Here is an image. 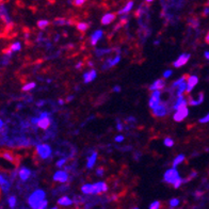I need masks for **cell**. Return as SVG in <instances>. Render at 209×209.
<instances>
[{
    "label": "cell",
    "mask_w": 209,
    "mask_h": 209,
    "mask_svg": "<svg viewBox=\"0 0 209 209\" xmlns=\"http://www.w3.org/2000/svg\"><path fill=\"white\" fill-rule=\"evenodd\" d=\"M133 209H139V208H133Z\"/></svg>",
    "instance_id": "obj_50"
},
{
    "label": "cell",
    "mask_w": 209,
    "mask_h": 209,
    "mask_svg": "<svg viewBox=\"0 0 209 209\" xmlns=\"http://www.w3.org/2000/svg\"><path fill=\"white\" fill-rule=\"evenodd\" d=\"M132 6H133V2H132V1H129L127 4H126V7H124V9H122L120 12H118V14H123V13H127V12H129L130 10H131V7H132Z\"/></svg>",
    "instance_id": "obj_23"
},
{
    "label": "cell",
    "mask_w": 209,
    "mask_h": 209,
    "mask_svg": "<svg viewBox=\"0 0 209 209\" xmlns=\"http://www.w3.org/2000/svg\"><path fill=\"white\" fill-rule=\"evenodd\" d=\"M152 98L160 100V91H154L152 94Z\"/></svg>",
    "instance_id": "obj_33"
},
{
    "label": "cell",
    "mask_w": 209,
    "mask_h": 209,
    "mask_svg": "<svg viewBox=\"0 0 209 209\" xmlns=\"http://www.w3.org/2000/svg\"><path fill=\"white\" fill-rule=\"evenodd\" d=\"M102 37V30H97V31H95L94 33L92 34V37H91V43H92V45H96L97 44V42L100 40V37Z\"/></svg>",
    "instance_id": "obj_14"
},
{
    "label": "cell",
    "mask_w": 209,
    "mask_h": 209,
    "mask_svg": "<svg viewBox=\"0 0 209 209\" xmlns=\"http://www.w3.org/2000/svg\"><path fill=\"white\" fill-rule=\"evenodd\" d=\"M153 113L155 117H163V115L167 114V107L164 104H161L160 102V105L158 107H156L155 109H153Z\"/></svg>",
    "instance_id": "obj_6"
},
{
    "label": "cell",
    "mask_w": 209,
    "mask_h": 209,
    "mask_svg": "<svg viewBox=\"0 0 209 209\" xmlns=\"http://www.w3.org/2000/svg\"><path fill=\"white\" fill-rule=\"evenodd\" d=\"M67 179H68V175H67V173L66 172L58 171L55 175H53V180H57V182H65Z\"/></svg>",
    "instance_id": "obj_7"
},
{
    "label": "cell",
    "mask_w": 209,
    "mask_h": 209,
    "mask_svg": "<svg viewBox=\"0 0 209 209\" xmlns=\"http://www.w3.org/2000/svg\"><path fill=\"white\" fill-rule=\"evenodd\" d=\"M65 161H66L65 159H61V160H59V161L57 162V167H62L64 163H65Z\"/></svg>",
    "instance_id": "obj_37"
},
{
    "label": "cell",
    "mask_w": 209,
    "mask_h": 209,
    "mask_svg": "<svg viewBox=\"0 0 209 209\" xmlns=\"http://www.w3.org/2000/svg\"><path fill=\"white\" fill-rule=\"evenodd\" d=\"M45 198V192L43 190H37L35 192H33L32 194L30 195L29 200H28V203H29L30 207L33 209H37L41 206Z\"/></svg>",
    "instance_id": "obj_1"
},
{
    "label": "cell",
    "mask_w": 209,
    "mask_h": 209,
    "mask_svg": "<svg viewBox=\"0 0 209 209\" xmlns=\"http://www.w3.org/2000/svg\"><path fill=\"white\" fill-rule=\"evenodd\" d=\"M205 57H206V59H208V60H209V51H206V52H205Z\"/></svg>",
    "instance_id": "obj_44"
},
{
    "label": "cell",
    "mask_w": 209,
    "mask_h": 209,
    "mask_svg": "<svg viewBox=\"0 0 209 209\" xmlns=\"http://www.w3.org/2000/svg\"><path fill=\"white\" fill-rule=\"evenodd\" d=\"M182 178H180V177H179V178L177 179L176 182H174V184H173V185H174V188H176V189H177V188H179V186L182 185Z\"/></svg>",
    "instance_id": "obj_34"
},
{
    "label": "cell",
    "mask_w": 209,
    "mask_h": 209,
    "mask_svg": "<svg viewBox=\"0 0 209 209\" xmlns=\"http://www.w3.org/2000/svg\"><path fill=\"white\" fill-rule=\"evenodd\" d=\"M113 90H114L115 92H120L121 91V87L118 86H117V87H114V89H113Z\"/></svg>",
    "instance_id": "obj_42"
},
{
    "label": "cell",
    "mask_w": 209,
    "mask_h": 209,
    "mask_svg": "<svg viewBox=\"0 0 209 209\" xmlns=\"http://www.w3.org/2000/svg\"><path fill=\"white\" fill-rule=\"evenodd\" d=\"M184 159H185L184 155H179V156H177L176 158L174 159V161H173V169H175L179 163H182V162L184 161Z\"/></svg>",
    "instance_id": "obj_22"
},
{
    "label": "cell",
    "mask_w": 209,
    "mask_h": 209,
    "mask_svg": "<svg viewBox=\"0 0 209 209\" xmlns=\"http://www.w3.org/2000/svg\"><path fill=\"white\" fill-rule=\"evenodd\" d=\"M114 19H115V14H113V13H108V14H106L105 16L102 18V25H109L110 22H112Z\"/></svg>",
    "instance_id": "obj_12"
},
{
    "label": "cell",
    "mask_w": 209,
    "mask_h": 209,
    "mask_svg": "<svg viewBox=\"0 0 209 209\" xmlns=\"http://www.w3.org/2000/svg\"><path fill=\"white\" fill-rule=\"evenodd\" d=\"M82 3H84L83 0H80V1H75V4H76V6H81Z\"/></svg>",
    "instance_id": "obj_40"
},
{
    "label": "cell",
    "mask_w": 209,
    "mask_h": 209,
    "mask_svg": "<svg viewBox=\"0 0 209 209\" xmlns=\"http://www.w3.org/2000/svg\"><path fill=\"white\" fill-rule=\"evenodd\" d=\"M2 126H3V123H2V121H1V120H0V128H1V127H2Z\"/></svg>",
    "instance_id": "obj_48"
},
{
    "label": "cell",
    "mask_w": 209,
    "mask_h": 209,
    "mask_svg": "<svg viewBox=\"0 0 209 209\" xmlns=\"http://www.w3.org/2000/svg\"><path fill=\"white\" fill-rule=\"evenodd\" d=\"M205 15H207V14H209V9H206L205 10V13H204Z\"/></svg>",
    "instance_id": "obj_47"
},
{
    "label": "cell",
    "mask_w": 209,
    "mask_h": 209,
    "mask_svg": "<svg viewBox=\"0 0 209 209\" xmlns=\"http://www.w3.org/2000/svg\"><path fill=\"white\" fill-rule=\"evenodd\" d=\"M189 59H190L189 53H184V55H180L178 57V59H177V60L174 62V66H175V67H180V66L185 65V64L187 63L188 61H189Z\"/></svg>",
    "instance_id": "obj_5"
},
{
    "label": "cell",
    "mask_w": 209,
    "mask_h": 209,
    "mask_svg": "<svg viewBox=\"0 0 209 209\" xmlns=\"http://www.w3.org/2000/svg\"><path fill=\"white\" fill-rule=\"evenodd\" d=\"M188 113H189V111H188L187 108L177 110L176 113L174 114V121H176V122H180V121L185 120V118L188 117Z\"/></svg>",
    "instance_id": "obj_4"
},
{
    "label": "cell",
    "mask_w": 209,
    "mask_h": 209,
    "mask_svg": "<svg viewBox=\"0 0 209 209\" xmlns=\"http://www.w3.org/2000/svg\"><path fill=\"white\" fill-rule=\"evenodd\" d=\"M206 42H207L208 44H209V32H208V34H207V37H206Z\"/></svg>",
    "instance_id": "obj_46"
},
{
    "label": "cell",
    "mask_w": 209,
    "mask_h": 209,
    "mask_svg": "<svg viewBox=\"0 0 209 209\" xmlns=\"http://www.w3.org/2000/svg\"><path fill=\"white\" fill-rule=\"evenodd\" d=\"M124 140V137L123 136H117V137H115V141L117 142H122Z\"/></svg>",
    "instance_id": "obj_39"
},
{
    "label": "cell",
    "mask_w": 209,
    "mask_h": 209,
    "mask_svg": "<svg viewBox=\"0 0 209 209\" xmlns=\"http://www.w3.org/2000/svg\"><path fill=\"white\" fill-rule=\"evenodd\" d=\"M37 154L40 155L41 158H43V159H46L47 157H49L51 155V148L49 145H47V144H40V145H37Z\"/></svg>",
    "instance_id": "obj_3"
},
{
    "label": "cell",
    "mask_w": 209,
    "mask_h": 209,
    "mask_svg": "<svg viewBox=\"0 0 209 209\" xmlns=\"http://www.w3.org/2000/svg\"><path fill=\"white\" fill-rule=\"evenodd\" d=\"M2 157H3L4 159H7V161L10 162H15V157L13 156V155L10 153V152H2Z\"/></svg>",
    "instance_id": "obj_21"
},
{
    "label": "cell",
    "mask_w": 209,
    "mask_h": 209,
    "mask_svg": "<svg viewBox=\"0 0 209 209\" xmlns=\"http://www.w3.org/2000/svg\"><path fill=\"white\" fill-rule=\"evenodd\" d=\"M203 100H204V93L201 92V93H198V98H197V100H194V99L192 98V97H190L189 100H188V104L191 105V106H198L200 104H202Z\"/></svg>",
    "instance_id": "obj_13"
},
{
    "label": "cell",
    "mask_w": 209,
    "mask_h": 209,
    "mask_svg": "<svg viewBox=\"0 0 209 209\" xmlns=\"http://www.w3.org/2000/svg\"><path fill=\"white\" fill-rule=\"evenodd\" d=\"M83 78H84V82H86V83L93 81V80L96 78V72L91 71V72H89V73H86L83 75Z\"/></svg>",
    "instance_id": "obj_16"
},
{
    "label": "cell",
    "mask_w": 209,
    "mask_h": 209,
    "mask_svg": "<svg viewBox=\"0 0 209 209\" xmlns=\"http://www.w3.org/2000/svg\"><path fill=\"white\" fill-rule=\"evenodd\" d=\"M9 205L11 208H14L15 205H16V197H11L9 198Z\"/></svg>",
    "instance_id": "obj_26"
},
{
    "label": "cell",
    "mask_w": 209,
    "mask_h": 209,
    "mask_svg": "<svg viewBox=\"0 0 209 209\" xmlns=\"http://www.w3.org/2000/svg\"><path fill=\"white\" fill-rule=\"evenodd\" d=\"M58 204L59 205H62V206H69L73 204V201L69 200L67 197H61L60 200H58Z\"/></svg>",
    "instance_id": "obj_18"
},
{
    "label": "cell",
    "mask_w": 209,
    "mask_h": 209,
    "mask_svg": "<svg viewBox=\"0 0 209 209\" xmlns=\"http://www.w3.org/2000/svg\"><path fill=\"white\" fill-rule=\"evenodd\" d=\"M148 105H149V107H151L152 109H155V108L158 107V106L160 105V100H158V99H154V98H151V99H149Z\"/></svg>",
    "instance_id": "obj_24"
},
{
    "label": "cell",
    "mask_w": 209,
    "mask_h": 209,
    "mask_svg": "<svg viewBox=\"0 0 209 209\" xmlns=\"http://www.w3.org/2000/svg\"><path fill=\"white\" fill-rule=\"evenodd\" d=\"M10 49H11V51H18V50H20V44L19 43L13 44L11 47H10Z\"/></svg>",
    "instance_id": "obj_28"
},
{
    "label": "cell",
    "mask_w": 209,
    "mask_h": 209,
    "mask_svg": "<svg viewBox=\"0 0 209 209\" xmlns=\"http://www.w3.org/2000/svg\"><path fill=\"white\" fill-rule=\"evenodd\" d=\"M178 204H179V201L177 200V198H172V200L170 201V205H171V207H176Z\"/></svg>",
    "instance_id": "obj_32"
},
{
    "label": "cell",
    "mask_w": 209,
    "mask_h": 209,
    "mask_svg": "<svg viewBox=\"0 0 209 209\" xmlns=\"http://www.w3.org/2000/svg\"><path fill=\"white\" fill-rule=\"evenodd\" d=\"M0 186H1V189L3 191H6V192L10 189V184L1 176V175H0Z\"/></svg>",
    "instance_id": "obj_19"
},
{
    "label": "cell",
    "mask_w": 209,
    "mask_h": 209,
    "mask_svg": "<svg viewBox=\"0 0 209 209\" xmlns=\"http://www.w3.org/2000/svg\"><path fill=\"white\" fill-rule=\"evenodd\" d=\"M160 208V202L156 201V202H153L149 206V209H159Z\"/></svg>",
    "instance_id": "obj_31"
},
{
    "label": "cell",
    "mask_w": 209,
    "mask_h": 209,
    "mask_svg": "<svg viewBox=\"0 0 209 209\" xmlns=\"http://www.w3.org/2000/svg\"><path fill=\"white\" fill-rule=\"evenodd\" d=\"M81 190L84 194H94V187H93V185H90V184L83 185Z\"/></svg>",
    "instance_id": "obj_17"
},
{
    "label": "cell",
    "mask_w": 209,
    "mask_h": 209,
    "mask_svg": "<svg viewBox=\"0 0 209 209\" xmlns=\"http://www.w3.org/2000/svg\"><path fill=\"white\" fill-rule=\"evenodd\" d=\"M208 122H209V113L207 115H206V117H202L200 120V123H203V124L204 123H208Z\"/></svg>",
    "instance_id": "obj_35"
},
{
    "label": "cell",
    "mask_w": 209,
    "mask_h": 209,
    "mask_svg": "<svg viewBox=\"0 0 209 209\" xmlns=\"http://www.w3.org/2000/svg\"><path fill=\"white\" fill-rule=\"evenodd\" d=\"M51 209H57V207H55V208H51Z\"/></svg>",
    "instance_id": "obj_49"
},
{
    "label": "cell",
    "mask_w": 209,
    "mask_h": 209,
    "mask_svg": "<svg viewBox=\"0 0 209 209\" xmlns=\"http://www.w3.org/2000/svg\"><path fill=\"white\" fill-rule=\"evenodd\" d=\"M164 87H166V82H164V80L159 79V80H157V81H155L154 83L149 87V90H152V91H159L160 89H163Z\"/></svg>",
    "instance_id": "obj_9"
},
{
    "label": "cell",
    "mask_w": 209,
    "mask_h": 209,
    "mask_svg": "<svg viewBox=\"0 0 209 209\" xmlns=\"http://www.w3.org/2000/svg\"><path fill=\"white\" fill-rule=\"evenodd\" d=\"M93 187H94V194H97V193L105 192V191H107V185H106L105 182H96V184L93 185Z\"/></svg>",
    "instance_id": "obj_10"
},
{
    "label": "cell",
    "mask_w": 209,
    "mask_h": 209,
    "mask_svg": "<svg viewBox=\"0 0 209 209\" xmlns=\"http://www.w3.org/2000/svg\"><path fill=\"white\" fill-rule=\"evenodd\" d=\"M77 27H78V29L80 31H86L87 28H89V25L86 24V22H79V24L77 25Z\"/></svg>",
    "instance_id": "obj_25"
},
{
    "label": "cell",
    "mask_w": 209,
    "mask_h": 209,
    "mask_svg": "<svg viewBox=\"0 0 209 209\" xmlns=\"http://www.w3.org/2000/svg\"><path fill=\"white\" fill-rule=\"evenodd\" d=\"M178 178H179V174L176 169L167 170L166 174H164V180H166L167 182H169V184H174Z\"/></svg>",
    "instance_id": "obj_2"
},
{
    "label": "cell",
    "mask_w": 209,
    "mask_h": 209,
    "mask_svg": "<svg viewBox=\"0 0 209 209\" xmlns=\"http://www.w3.org/2000/svg\"><path fill=\"white\" fill-rule=\"evenodd\" d=\"M171 75H172V71H166L164 72V74H163V77L164 78H169Z\"/></svg>",
    "instance_id": "obj_38"
},
{
    "label": "cell",
    "mask_w": 209,
    "mask_h": 209,
    "mask_svg": "<svg viewBox=\"0 0 209 209\" xmlns=\"http://www.w3.org/2000/svg\"><path fill=\"white\" fill-rule=\"evenodd\" d=\"M41 117H48V113H46V112H43L42 114H41Z\"/></svg>",
    "instance_id": "obj_41"
},
{
    "label": "cell",
    "mask_w": 209,
    "mask_h": 209,
    "mask_svg": "<svg viewBox=\"0 0 209 209\" xmlns=\"http://www.w3.org/2000/svg\"><path fill=\"white\" fill-rule=\"evenodd\" d=\"M96 159H97V154L96 153H94L91 157H89V160H87V166L89 169H91V167L94 166Z\"/></svg>",
    "instance_id": "obj_20"
},
{
    "label": "cell",
    "mask_w": 209,
    "mask_h": 209,
    "mask_svg": "<svg viewBox=\"0 0 209 209\" xmlns=\"http://www.w3.org/2000/svg\"><path fill=\"white\" fill-rule=\"evenodd\" d=\"M117 129L118 130H122L123 129V127H122V125H121V124H117Z\"/></svg>",
    "instance_id": "obj_45"
},
{
    "label": "cell",
    "mask_w": 209,
    "mask_h": 209,
    "mask_svg": "<svg viewBox=\"0 0 209 209\" xmlns=\"http://www.w3.org/2000/svg\"><path fill=\"white\" fill-rule=\"evenodd\" d=\"M102 172H104V170H102V169H99L98 171H97V174H98L99 176H100V175H102Z\"/></svg>",
    "instance_id": "obj_43"
},
{
    "label": "cell",
    "mask_w": 209,
    "mask_h": 209,
    "mask_svg": "<svg viewBox=\"0 0 209 209\" xmlns=\"http://www.w3.org/2000/svg\"><path fill=\"white\" fill-rule=\"evenodd\" d=\"M34 87H35V83H34V82H31V83L26 84V86H25L24 87H22V90H24V91H30V90H32Z\"/></svg>",
    "instance_id": "obj_27"
},
{
    "label": "cell",
    "mask_w": 209,
    "mask_h": 209,
    "mask_svg": "<svg viewBox=\"0 0 209 209\" xmlns=\"http://www.w3.org/2000/svg\"><path fill=\"white\" fill-rule=\"evenodd\" d=\"M198 82V78L197 76H190L189 79H188V83H187V93H190L192 91V89L197 84Z\"/></svg>",
    "instance_id": "obj_8"
},
{
    "label": "cell",
    "mask_w": 209,
    "mask_h": 209,
    "mask_svg": "<svg viewBox=\"0 0 209 209\" xmlns=\"http://www.w3.org/2000/svg\"><path fill=\"white\" fill-rule=\"evenodd\" d=\"M48 24H49L48 20H40V22H37V26L41 28V29H43V28H45Z\"/></svg>",
    "instance_id": "obj_29"
},
{
    "label": "cell",
    "mask_w": 209,
    "mask_h": 209,
    "mask_svg": "<svg viewBox=\"0 0 209 209\" xmlns=\"http://www.w3.org/2000/svg\"><path fill=\"white\" fill-rule=\"evenodd\" d=\"M164 145L171 147V146L174 145V141H173L172 139H170V138H167L166 140H164Z\"/></svg>",
    "instance_id": "obj_30"
},
{
    "label": "cell",
    "mask_w": 209,
    "mask_h": 209,
    "mask_svg": "<svg viewBox=\"0 0 209 209\" xmlns=\"http://www.w3.org/2000/svg\"><path fill=\"white\" fill-rule=\"evenodd\" d=\"M46 207H47V201H44L37 209H46Z\"/></svg>",
    "instance_id": "obj_36"
},
{
    "label": "cell",
    "mask_w": 209,
    "mask_h": 209,
    "mask_svg": "<svg viewBox=\"0 0 209 209\" xmlns=\"http://www.w3.org/2000/svg\"><path fill=\"white\" fill-rule=\"evenodd\" d=\"M50 125V118L49 117H40V121L37 123V126L42 129H47Z\"/></svg>",
    "instance_id": "obj_11"
},
{
    "label": "cell",
    "mask_w": 209,
    "mask_h": 209,
    "mask_svg": "<svg viewBox=\"0 0 209 209\" xmlns=\"http://www.w3.org/2000/svg\"><path fill=\"white\" fill-rule=\"evenodd\" d=\"M30 174H31L30 170L27 169V167H22L19 171V177L22 180H27L30 177Z\"/></svg>",
    "instance_id": "obj_15"
}]
</instances>
